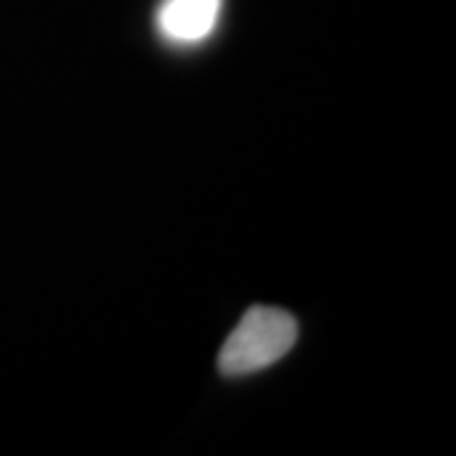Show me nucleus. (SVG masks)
I'll return each mask as SVG.
<instances>
[{"instance_id": "f257e3e1", "label": "nucleus", "mask_w": 456, "mask_h": 456, "mask_svg": "<svg viewBox=\"0 0 456 456\" xmlns=\"http://www.w3.org/2000/svg\"><path fill=\"white\" fill-rule=\"evenodd\" d=\"M297 342V320L277 307H251L233 327L221 353L218 370L231 378L259 373L281 360Z\"/></svg>"}, {"instance_id": "f03ea898", "label": "nucleus", "mask_w": 456, "mask_h": 456, "mask_svg": "<svg viewBox=\"0 0 456 456\" xmlns=\"http://www.w3.org/2000/svg\"><path fill=\"white\" fill-rule=\"evenodd\" d=\"M224 0H163L158 8V31L173 44H198L218 23Z\"/></svg>"}]
</instances>
